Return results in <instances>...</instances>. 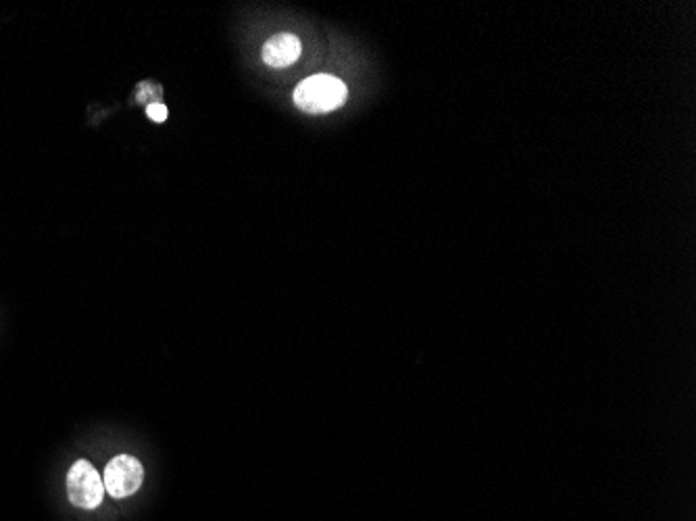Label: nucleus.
Masks as SVG:
<instances>
[{"label": "nucleus", "mask_w": 696, "mask_h": 521, "mask_svg": "<svg viewBox=\"0 0 696 521\" xmlns=\"http://www.w3.org/2000/svg\"><path fill=\"white\" fill-rule=\"evenodd\" d=\"M347 84L334 75H311L295 90V102L304 113H330L345 104Z\"/></svg>", "instance_id": "obj_1"}, {"label": "nucleus", "mask_w": 696, "mask_h": 521, "mask_svg": "<svg viewBox=\"0 0 696 521\" xmlns=\"http://www.w3.org/2000/svg\"><path fill=\"white\" fill-rule=\"evenodd\" d=\"M147 115H149L152 122L161 124V122H165V120H167V107H165V104H161V102H152V104L147 107Z\"/></svg>", "instance_id": "obj_5"}, {"label": "nucleus", "mask_w": 696, "mask_h": 521, "mask_svg": "<svg viewBox=\"0 0 696 521\" xmlns=\"http://www.w3.org/2000/svg\"><path fill=\"white\" fill-rule=\"evenodd\" d=\"M300 52H302V45H300L299 38L293 36V34H277L274 38H270L263 47V61L275 67V70H282V67H290L293 63L299 61Z\"/></svg>", "instance_id": "obj_4"}, {"label": "nucleus", "mask_w": 696, "mask_h": 521, "mask_svg": "<svg viewBox=\"0 0 696 521\" xmlns=\"http://www.w3.org/2000/svg\"><path fill=\"white\" fill-rule=\"evenodd\" d=\"M145 480L142 463L132 455H117L104 470V491L113 498L132 497Z\"/></svg>", "instance_id": "obj_3"}, {"label": "nucleus", "mask_w": 696, "mask_h": 521, "mask_svg": "<svg viewBox=\"0 0 696 521\" xmlns=\"http://www.w3.org/2000/svg\"><path fill=\"white\" fill-rule=\"evenodd\" d=\"M104 482L95 466L86 459H79L67 473V497L79 509H97L104 497Z\"/></svg>", "instance_id": "obj_2"}]
</instances>
